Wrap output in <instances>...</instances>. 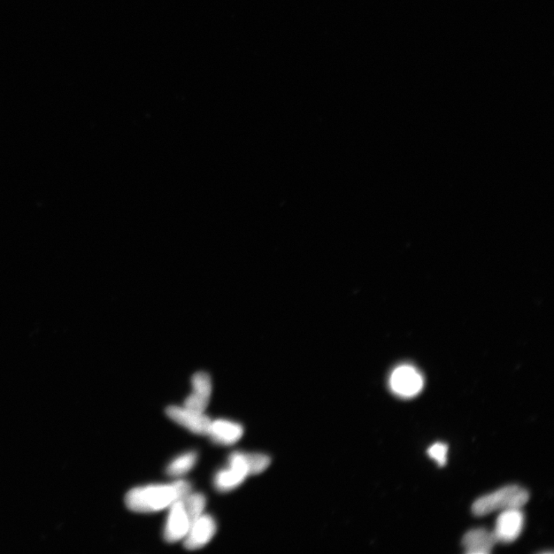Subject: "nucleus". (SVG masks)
I'll return each instance as SVG.
<instances>
[{
  "label": "nucleus",
  "mask_w": 554,
  "mask_h": 554,
  "mask_svg": "<svg viewBox=\"0 0 554 554\" xmlns=\"http://www.w3.org/2000/svg\"><path fill=\"white\" fill-rule=\"evenodd\" d=\"M190 484L184 481L171 484L149 485L136 488L127 492L125 504L128 509L136 513H154L166 509L177 500L190 494Z\"/></svg>",
  "instance_id": "nucleus-1"
},
{
  "label": "nucleus",
  "mask_w": 554,
  "mask_h": 554,
  "mask_svg": "<svg viewBox=\"0 0 554 554\" xmlns=\"http://www.w3.org/2000/svg\"><path fill=\"white\" fill-rule=\"evenodd\" d=\"M530 499L528 491L518 485H509L476 499L472 512L483 517L498 511L521 509Z\"/></svg>",
  "instance_id": "nucleus-2"
},
{
  "label": "nucleus",
  "mask_w": 554,
  "mask_h": 554,
  "mask_svg": "<svg viewBox=\"0 0 554 554\" xmlns=\"http://www.w3.org/2000/svg\"><path fill=\"white\" fill-rule=\"evenodd\" d=\"M390 387L394 394L403 398L418 395L423 388L422 375L411 365L397 367L390 375Z\"/></svg>",
  "instance_id": "nucleus-3"
},
{
  "label": "nucleus",
  "mask_w": 554,
  "mask_h": 554,
  "mask_svg": "<svg viewBox=\"0 0 554 554\" xmlns=\"http://www.w3.org/2000/svg\"><path fill=\"white\" fill-rule=\"evenodd\" d=\"M229 467L222 469L215 475L214 485L220 492H229L241 486L249 476L243 453L236 452L231 454Z\"/></svg>",
  "instance_id": "nucleus-4"
},
{
  "label": "nucleus",
  "mask_w": 554,
  "mask_h": 554,
  "mask_svg": "<svg viewBox=\"0 0 554 554\" xmlns=\"http://www.w3.org/2000/svg\"><path fill=\"white\" fill-rule=\"evenodd\" d=\"M525 525V515L520 509L503 511L496 521L494 532L497 543H513L520 537Z\"/></svg>",
  "instance_id": "nucleus-5"
},
{
  "label": "nucleus",
  "mask_w": 554,
  "mask_h": 554,
  "mask_svg": "<svg viewBox=\"0 0 554 554\" xmlns=\"http://www.w3.org/2000/svg\"><path fill=\"white\" fill-rule=\"evenodd\" d=\"M166 413L172 420L192 433L209 434L212 421L204 413L191 411L185 406H171L166 408Z\"/></svg>",
  "instance_id": "nucleus-6"
},
{
  "label": "nucleus",
  "mask_w": 554,
  "mask_h": 554,
  "mask_svg": "<svg viewBox=\"0 0 554 554\" xmlns=\"http://www.w3.org/2000/svg\"><path fill=\"white\" fill-rule=\"evenodd\" d=\"M191 527L182 500H177L171 506L164 528V537L168 543H176L184 539Z\"/></svg>",
  "instance_id": "nucleus-7"
},
{
  "label": "nucleus",
  "mask_w": 554,
  "mask_h": 554,
  "mask_svg": "<svg viewBox=\"0 0 554 554\" xmlns=\"http://www.w3.org/2000/svg\"><path fill=\"white\" fill-rule=\"evenodd\" d=\"M217 532V523L210 515L203 514L190 527L184 538L185 548L194 551L204 548Z\"/></svg>",
  "instance_id": "nucleus-8"
},
{
  "label": "nucleus",
  "mask_w": 554,
  "mask_h": 554,
  "mask_svg": "<svg viewBox=\"0 0 554 554\" xmlns=\"http://www.w3.org/2000/svg\"><path fill=\"white\" fill-rule=\"evenodd\" d=\"M192 392L185 400L184 406L199 413H204L209 405L212 382L209 374L198 372L192 377Z\"/></svg>",
  "instance_id": "nucleus-9"
},
{
  "label": "nucleus",
  "mask_w": 554,
  "mask_h": 554,
  "mask_svg": "<svg viewBox=\"0 0 554 554\" xmlns=\"http://www.w3.org/2000/svg\"><path fill=\"white\" fill-rule=\"evenodd\" d=\"M496 544L497 541L494 532L483 528L468 531L462 541L467 554H489Z\"/></svg>",
  "instance_id": "nucleus-10"
},
{
  "label": "nucleus",
  "mask_w": 554,
  "mask_h": 554,
  "mask_svg": "<svg viewBox=\"0 0 554 554\" xmlns=\"http://www.w3.org/2000/svg\"><path fill=\"white\" fill-rule=\"evenodd\" d=\"M243 432V427L237 422L218 420L211 422L210 432L208 435L215 443L229 446L240 441Z\"/></svg>",
  "instance_id": "nucleus-11"
},
{
  "label": "nucleus",
  "mask_w": 554,
  "mask_h": 554,
  "mask_svg": "<svg viewBox=\"0 0 554 554\" xmlns=\"http://www.w3.org/2000/svg\"><path fill=\"white\" fill-rule=\"evenodd\" d=\"M197 459L195 452H189L176 457L166 468V474L171 476H180L186 474L194 467Z\"/></svg>",
  "instance_id": "nucleus-12"
},
{
  "label": "nucleus",
  "mask_w": 554,
  "mask_h": 554,
  "mask_svg": "<svg viewBox=\"0 0 554 554\" xmlns=\"http://www.w3.org/2000/svg\"><path fill=\"white\" fill-rule=\"evenodd\" d=\"M181 500L192 525L204 514L206 503V497L197 492V494H190Z\"/></svg>",
  "instance_id": "nucleus-13"
},
{
  "label": "nucleus",
  "mask_w": 554,
  "mask_h": 554,
  "mask_svg": "<svg viewBox=\"0 0 554 554\" xmlns=\"http://www.w3.org/2000/svg\"><path fill=\"white\" fill-rule=\"evenodd\" d=\"M249 475L262 474L271 465V460L265 454L243 453Z\"/></svg>",
  "instance_id": "nucleus-14"
},
{
  "label": "nucleus",
  "mask_w": 554,
  "mask_h": 554,
  "mask_svg": "<svg viewBox=\"0 0 554 554\" xmlns=\"http://www.w3.org/2000/svg\"><path fill=\"white\" fill-rule=\"evenodd\" d=\"M448 452V445L443 443H436L431 446L427 450L429 457L434 460L440 467H443L446 464Z\"/></svg>",
  "instance_id": "nucleus-15"
}]
</instances>
